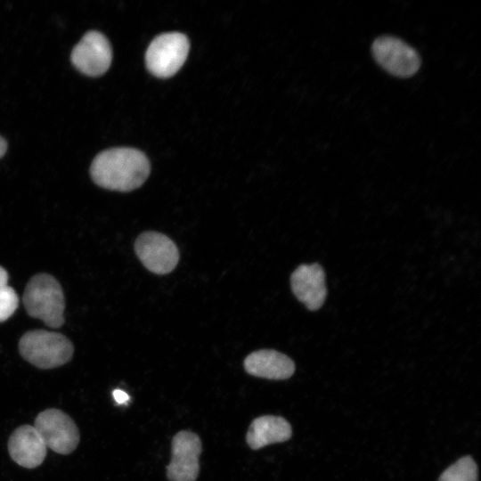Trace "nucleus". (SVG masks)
Listing matches in <instances>:
<instances>
[{"label":"nucleus","instance_id":"f257e3e1","mask_svg":"<svg viewBox=\"0 0 481 481\" xmlns=\"http://www.w3.org/2000/svg\"><path fill=\"white\" fill-rule=\"evenodd\" d=\"M150 162L140 151L113 148L99 153L90 167L94 182L105 189L129 192L140 187L150 174Z\"/></svg>","mask_w":481,"mask_h":481},{"label":"nucleus","instance_id":"f03ea898","mask_svg":"<svg viewBox=\"0 0 481 481\" xmlns=\"http://www.w3.org/2000/svg\"><path fill=\"white\" fill-rule=\"evenodd\" d=\"M23 304L30 316L42 320L45 325H63L65 298L60 283L52 275H34L25 288Z\"/></svg>","mask_w":481,"mask_h":481},{"label":"nucleus","instance_id":"7ed1b4c3","mask_svg":"<svg viewBox=\"0 0 481 481\" xmlns=\"http://www.w3.org/2000/svg\"><path fill=\"white\" fill-rule=\"evenodd\" d=\"M20 355L40 369H52L69 362L73 356L72 343L64 335L43 330L26 332L20 339Z\"/></svg>","mask_w":481,"mask_h":481},{"label":"nucleus","instance_id":"20e7f679","mask_svg":"<svg viewBox=\"0 0 481 481\" xmlns=\"http://www.w3.org/2000/svg\"><path fill=\"white\" fill-rule=\"evenodd\" d=\"M189 47L188 38L179 32L164 33L156 37L146 51L147 69L158 77L173 76L184 63Z\"/></svg>","mask_w":481,"mask_h":481},{"label":"nucleus","instance_id":"39448f33","mask_svg":"<svg viewBox=\"0 0 481 481\" xmlns=\"http://www.w3.org/2000/svg\"><path fill=\"white\" fill-rule=\"evenodd\" d=\"M35 428L46 447L60 454H69L79 443V431L74 420L64 412L50 408L38 413Z\"/></svg>","mask_w":481,"mask_h":481},{"label":"nucleus","instance_id":"423d86ee","mask_svg":"<svg viewBox=\"0 0 481 481\" xmlns=\"http://www.w3.org/2000/svg\"><path fill=\"white\" fill-rule=\"evenodd\" d=\"M371 53L375 61L395 77H412L420 67L421 61L415 49L397 37L383 36L376 38Z\"/></svg>","mask_w":481,"mask_h":481},{"label":"nucleus","instance_id":"0eeeda50","mask_svg":"<svg viewBox=\"0 0 481 481\" xmlns=\"http://www.w3.org/2000/svg\"><path fill=\"white\" fill-rule=\"evenodd\" d=\"M135 251L143 265L156 274L169 273L179 261V251L175 242L157 232L141 233L135 240Z\"/></svg>","mask_w":481,"mask_h":481},{"label":"nucleus","instance_id":"6e6552de","mask_svg":"<svg viewBox=\"0 0 481 481\" xmlns=\"http://www.w3.org/2000/svg\"><path fill=\"white\" fill-rule=\"evenodd\" d=\"M70 59L73 65L83 74L91 77L102 75L111 63L110 42L102 33L89 31L73 48Z\"/></svg>","mask_w":481,"mask_h":481},{"label":"nucleus","instance_id":"1a4fd4ad","mask_svg":"<svg viewBox=\"0 0 481 481\" xmlns=\"http://www.w3.org/2000/svg\"><path fill=\"white\" fill-rule=\"evenodd\" d=\"M201 441L198 435L191 431H180L172 440V458L167 467V476L170 481H195L200 464Z\"/></svg>","mask_w":481,"mask_h":481},{"label":"nucleus","instance_id":"9d476101","mask_svg":"<svg viewBox=\"0 0 481 481\" xmlns=\"http://www.w3.org/2000/svg\"><path fill=\"white\" fill-rule=\"evenodd\" d=\"M294 295L309 310H318L324 303L327 289L325 273L319 264L301 265L291 274Z\"/></svg>","mask_w":481,"mask_h":481},{"label":"nucleus","instance_id":"9b49d317","mask_svg":"<svg viewBox=\"0 0 481 481\" xmlns=\"http://www.w3.org/2000/svg\"><path fill=\"white\" fill-rule=\"evenodd\" d=\"M8 452L18 465L34 469L43 463L47 447L34 426L22 425L11 434Z\"/></svg>","mask_w":481,"mask_h":481},{"label":"nucleus","instance_id":"f8f14e48","mask_svg":"<svg viewBox=\"0 0 481 481\" xmlns=\"http://www.w3.org/2000/svg\"><path fill=\"white\" fill-rule=\"evenodd\" d=\"M246 371L253 376L268 379H286L295 371L293 361L275 350L262 349L249 354L244 360Z\"/></svg>","mask_w":481,"mask_h":481},{"label":"nucleus","instance_id":"ddd939ff","mask_svg":"<svg viewBox=\"0 0 481 481\" xmlns=\"http://www.w3.org/2000/svg\"><path fill=\"white\" fill-rule=\"evenodd\" d=\"M289 422L279 416H261L255 419L247 433V443L254 450L265 445L284 442L291 436Z\"/></svg>","mask_w":481,"mask_h":481},{"label":"nucleus","instance_id":"4468645a","mask_svg":"<svg viewBox=\"0 0 481 481\" xmlns=\"http://www.w3.org/2000/svg\"><path fill=\"white\" fill-rule=\"evenodd\" d=\"M438 481H477V466L469 456H464L446 469Z\"/></svg>","mask_w":481,"mask_h":481},{"label":"nucleus","instance_id":"2eb2a0df","mask_svg":"<svg viewBox=\"0 0 481 481\" xmlns=\"http://www.w3.org/2000/svg\"><path fill=\"white\" fill-rule=\"evenodd\" d=\"M19 305L15 290L9 285L0 289V322L10 318Z\"/></svg>","mask_w":481,"mask_h":481},{"label":"nucleus","instance_id":"dca6fc26","mask_svg":"<svg viewBox=\"0 0 481 481\" xmlns=\"http://www.w3.org/2000/svg\"><path fill=\"white\" fill-rule=\"evenodd\" d=\"M115 401L119 404H126L129 400V395L120 389H115L112 393Z\"/></svg>","mask_w":481,"mask_h":481},{"label":"nucleus","instance_id":"f3484780","mask_svg":"<svg viewBox=\"0 0 481 481\" xmlns=\"http://www.w3.org/2000/svg\"><path fill=\"white\" fill-rule=\"evenodd\" d=\"M8 278L6 270L0 265V289L8 286Z\"/></svg>","mask_w":481,"mask_h":481},{"label":"nucleus","instance_id":"a211bd4d","mask_svg":"<svg viewBox=\"0 0 481 481\" xmlns=\"http://www.w3.org/2000/svg\"><path fill=\"white\" fill-rule=\"evenodd\" d=\"M7 149V143L5 140L0 136V158L5 153Z\"/></svg>","mask_w":481,"mask_h":481}]
</instances>
